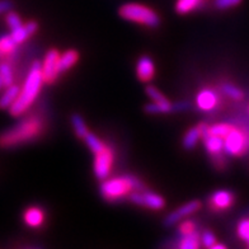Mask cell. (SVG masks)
<instances>
[{
	"mask_svg": "<svg viewBox=\"0 0 249 249\" xmlns=\"http://www.w3.org/2000/svg\"><path fill=\"white\" fill-rule=\"evenodd\" d=\"M207 128L206 124H200V126H196V127L190 128L188 131L186 132L183 138V146L187 150H192V149L196 146L198 139L202 136V132Z\"/></svg>",
	"mask_w": 249,
	"mask_h": 249,
	"instance_id": "cell-14",
	"label": "cell"
},
{
	"mask_svg": "<svg viewBox=\"0 0 249 249\" xmlns=\"http://www.w3.org/2000/svg\"><path fill=\"white\" fill-rule=\"evenodd\" d=\"M236 233L238 236L243 242L247 243V246L249 247V219H243L236 228Z\"/></svg>",
	"mask_w": 249,
	"mask_h": 249,
	"instance_id": "cell-25",
	"label": "cell"
},
{
	"mask_svg": "<svg viewBox=\"0 0 249 249\" xmlns=\"http://www.w3.org/2000/svg\"><path fill=\"white\" fill-rule=\"evenodd\" d=\"M118 13L124 19L135 22V23H140L142 26L150 27V28H157L160 24V18H159L157 12H154L146 5H142V4H124L118 10Z\"/></svg>",
	"mask_w": 249,
	"mask_h": 249,
	"instance_id": "cell-3",
	"label": "cell"
},
{
	"mask_svg": "<svg viewBox=\"0 0 249 249\" xmlns=\"http://www.w3.org/2000/svg\"><path fill=\"white\" fill-rule=\"evenodd\" d=\"M234 203V195L230 191L220 190L213 192L210 197V205L213 210H228Z\"/></svg>",
	"mask_w": 249,
	"mask_h": 249,
	"instance_id": "cell-10",
	"label": "cell"
},
{
	"mask_svg": "<svg viewBox=\"0 0 249 249\" xmlns=\"http://www.w3.org/2000/svg\"><path fill=\"white\" fill-rule=\"evenodd\" d=\"M42 128V121L39 118H26L0 135V148H13L28 142L39 136Z\"/></svg>",
	"mask_w": 249,
	"mask_h": 249,
	"instance_id": "cell-2",
	"label": "cell"
},
{
	"mask_svg": "<svg viewBox=\"0 0 249 249\" xmlns=\"http://www.w3.org/2000/svg\"><path fill=\"white\" fill-rule=\"evenodd\" d=\"M242 1L243 0H215V7L220 10H226L238 7Z\"/></svg>",
	"mask_w": 249,
	"mask_h": 249,
	"instance_id": "cell-29",
	"label": "cell"
},
{
	"mask_svg": "<svg viewBox=\"0 0 249 249\" xmlns=\"http://www.w3.org/2000/svg\"><path fill=\"white\" fill-rule=\"evenodd\" d=\"M213 249H225V246H224V244H216V243H215Z\"/></svg>",
	"mask_w": 249,
	"mask_h": 249,
	"instance_id": "cell-37",
	"label": "cell"
},
{
	"mask_svg": "<svg viewBox=\"0 0 249 249\" xmlns=\"http://www.w3.org/2000/svg\"><path fill=\"white\" fill-rule=\"evenodd\" d=\"M233 128V126H230L228 124H213L211 127H209V132L215 136H219V138H225L226 135L229 134V131Z\"/></svg>",
	"mask_w": 249,
	"mask_h": 249,
	"instance_id": "cell-24",
	"label": "cell"
},
{
	"mask_svg": "<svg viewBox=\"0 0 249 249\" xmlns=\"http://www.w3.org/2000/svg\"><path fill=\"white\" fill-rule=\"evenodd\" d=\"M19 92H20V87L14 86V84L7 87V90H5V92L3 93V95L0 97V108L1 109L9 108L10 106L14 103L17 97L19 95Z\"/></svg>",
	"mask_w": 249,
	"mask_h": 249,
	"instance_id": "cell-17",
	"label": "cell"
},
{
	"mask_svg": "<svg viewBox=\"0 0 249 249\" xmlns=\"http://www.w3.org/2000/svg\"><path fill=\"white\" fill-rule=\"evenodd\" d=\"M146 94H148V97H150V98L153 99V102H159L165 99V97L153 86H149L148 88H146Z\"/></svg>",
	"mask_w": 249,
	"mask_h": 249,
	"instance_id": "cell-32",
	"label": "cell"
},
{
	"mask_svg": "<svg viewBox=\"0 0 249 249\" xmlns=\"http://www.w3.org/2000/svg\"><path fill=\"white\" fill-rule=\"evenodd\" d=\"M201 202L200 201H190V202L184 203L179 209H177L176 211L171 213L165 217L164 220V225L165 226H173L176 225V223H178L179 220L184 219V217L190 216L194 213H196L197 210H200Z\"/></svg>",
	"mask_w": 249,
	"mask_h": 249,
	"instance_id": "cell-9",
	"label": "cell"
},
{
	"mask_svg": "<svg viewBox=\"0 0 249 249\" xmlns=\"http://www.w3.org/2000/svg\"><path fill=\"white\" fill-rule=\"evenodd\" d=\"M7 23L9 26L10 30H14V28H18V27L23 26L22 20H20L19 16L17 13H9L7 16Z\"/></svg>",
	"mask_w": 249,
	"mask_h": 249,
	"instance_id": "cell-30",
	"label": "cell"
},
{
	"mask_svg": "<svg viewBox=\"0 0 249 249\" xmlns=\"http://www.w3.org/2000/svg\"><path fill=\"white\" fill-rule=\"evenodd\" d=\"M201 242L207 248H213V244L216 243V238H215V235L211 231H205L202 234V236H201Z\"/></svg>",
	"mask_w": 249,
	"mask_h": 249,
	"instance_id": "cell-31",
	"label": "cell"
},
{
	"mask_svg": "<svg viewBox=\"0 0 249 249\" xmlns=\"http://www.w3.org/2000/svg\"><path fill=\"white\" fill-rule=\"evenodd\" d=\"M10 36L13 37V39L17 42V45H19V43L24 42L28 37H30V33L27 32L26 27L20 26L18 28H14L12 30V33H10Z\"/></svg>",
	"mask_w": 249,
	"mask_h": 249,
	"instance_id": "cell-28",
	"label": "cell"
},
{
	"mask_svg": "<svg viewBox=\"0 0 249 249\" xmlns=\"http://www.w3.org/2000/svg\"><path fill=\"white\" fill-rule=\"evenodd\" d=\"M178 247H179L180 249H197L200 247V238H198L197 233H195V231L188 234H183Z\"/></svg>",
	"mask_w": 249,
	"mask_h": 249,
	"instance_id": "cell-20",
	"label": "cell"
},
{
	"mask_svg": "<svg viewBox=\"0 0 249 249\" xmlns=\"http://www.w3.org/2000/svg\"><path fill=\"white\" fill-rule=\"evenodd\" d=\"M203 0H177V4H176V12L178 14H187L194 12L195 9H198V8L202 5Z\"/></svg>",
	"mask_w": 249,
	"mask_h": 249,
	"instance_id": "cell-18",
	"label": "cell"
},
{
	"mask_svg": "<svg viewBox=\"0 0 249 249\" xmlns=\"http://www.w3.org/2000/svg\"><path fill=\"white\" fill-rule=\"evenodd\" d=\"M145 111L148 113H168V112H173V105L169 103L167 99L153 102L150 105L145 106Z\"/></svg>",
	"mask_w": 249,
	"mask_h": 249,
	"instance_id": "cell-19",
	"label": "cell"
},
{
	"mask_svg": "<svg viewBox=\"0 0 249 249\" xmlns=\"http://www.w3.org/2000/svg\"><path fill=\"white\" fill-rule=\"evenodd\" d=\"M0 76L3 79L4 87H9L13 84V71L8 64H1L0 65Z\"/></svg>",
	"mask_w": 249,
	"mask_h": 249,
	"instance_id": "cell-26",
	"label": "cell"
},
{
	"mask_svg": "<svg viewBox=\"0 0 249 249\" xmlns=\"http://www.w3.org/2000/svg\"><path fill=\"white\" fill-rule=\"evenodd\" d=\"M179 231L182 235H183V234H188V233H192V231H195L194 221H184V223L180 224Z\"/></svg>",
	"mask_w": 249,
	"mask_h": 249,
	"instance_id": "cell-33",
	"label": "cell"
},
{
	"mask_svg": "<svg viewBox=\"0 0 249 249\" xmlns=\"http://www.w3.org/2000/svg\"><path fill=\"white\" fill-rule=\"evenodd\" d=\"M203 144L206 146V150L213 155L220 154L221 151L224 150V139L219 138V136H215V135L210 134L209 132V128H206L205 131L202 132Z\"/></svg>",
	"mask_w": 249,
	"mask_h": 249,
	"instance_id": "cell-13",
	"label": "cell"
},
{
	"mask_svg": "<svg viewBox=\"0 0 249 249\" xmlns=\"http://www.w3.org/2000/svg\"><path fill=\"white\" fill-rule=\"evenodd\" d=\"M249 149V136L238 127H233L224 138V150L226 154L240 157Z\"/></svg>",
	"mask_w": 249,
	"mask_h": 249,
	"instance_id": "cell-5",
	"label": "cell"
},
{
	"mask_svg": "<svg viewBox=\"0 0 249 249\" xmlns=\"http://www.w3.org/2000/svg\"><path fill=\"white\" fill-rule=\"evenodd\" d=\"M4 87V83H3V79H1V76H0V89L3 88Z\"/></svg>",
	"mask_w": 249,
	"mask_h": 249,
	"instance_id": "cell-38",
	"label": "cell"
},
{
	"mask_svg": "<svg viewBox=\"0 0 249 249\" xmlns=\"http://www.w3.org/2000/svg\"><path fill=\"white\" fill-rule=\"evenodd\" d=\"M112 163H113V153L109 148L105 146L101 151L95 153L94 164H93L95 177L101 180L108 178L112 169Z\"/></svg>",
	"mask_w": 249,
	"mask_h": 249,
	"instance_id": "cell-7",
	"label": "cell"
},
{
	"mask_svg": "<svg viewBox=\"0 0 249 249\" xmlns=\"http://www.w3.org/2000/svg\"><path fill=\"white\" fill-rule=\"evenodd\" d=\"M128 200L139 206L149 207L150 210H161L165 206V200L163 197L146 190L132 191V194L128 195Z\"/></svg>",
	"mask_w": 249,
	"mask_h": 249,
	"instance_id": "cell-6",
	"label": "cell"
},
{
	"mask_svg": "<svg viewBox=\"0 0 249 249\" xmlns=\"http://www.w3.org/2000/svg\"><path fill=\"white\" fill-rule=\"evenodd\" d=\"M190 107V103L188 102H179V103H176L173 105V111H184Z\"/></svg>",
	"mask_w": 249,
	"mask_h": 249,
	"instance_id": "cell-36",
	"label": "cell"
},
{
	"mask_svg": "<svg viewBox=\"0 0 249 249\" xmlns=\"http://www.w3.org/2000/svg\"><path fill=\"white\" fill-rule=\"evenodd\" d=\"M24 27H26L27 32L30 33V36H33L37 32V30H38V24H37V22H33V20L24 24Z\"/></svg>",
	"mask_w": 249,
	"mask_h": 249,
	"instance_id": "cell-35",
	"label": "cell"
},
{
	"mask_svg": "<svg viewBox=\"0 0 249 249\" xmlns=\"http://www.w3.org/2000/svg\"><path fill=\"white\" fill-rule=\"evenodd\" d=\"M71 124H72V127H74V131H75L76 136L80 139L84 140V138L87 136V134L89 132L88 127H87V124L84 122L83 117L78 113L71 116Z\"/></svg>",
	"mask_w": 249,
	"mask_h": 249,
	"instance_id": "cell-21",
	"label": "cell"
},
{
	"mask_svg": "<svg viewBox=\"0 0 249 249\" xmlns=\"http://www.w3.org/2000/svg\"><path fill=\"white\" fill-rule=\"evenodd\" d=\"M59 57L60 53L56 50H50L49 53L45 56L42 64V75H43V82L45 83H53L55 82V79L59 75Z\"/></svg>",
	"mask_w": 249,
	"mask_h": 249,
	"instance_id": "cell-8",
	"label": "cell"
},
{
	"mask_svg": "<svg viewBox=\"0 0 249 249\" xmlns=\"http://www.w3.org/2000/svg\"><path fill=\"white\" fill-rule=\"evenodd\" d=\"M17 49V42L10 35L0 37V55H9Z\"/></svg>",
	"mask_w": 249,
	"mask_h": 249,
	"instance_id": "cell-22",
	"label": "cell"
},
{
	"mask_svg": "<svg viewBox=\"0 0 249 249\" xmlns=\"http://www.w3.org/2000/svg\"><path fill=\"white\" fill-rule=\"evenodd\" d=\"M223 90L226 95H229L230 98L236 99V101H240V99H243V95H244L243 94L242 90H240L238 87L233 86V84H230V83H226V84H224Z\"/></svg>",
	"mask_w": 249,
	"mask_h": 249,
	"instance_id": "cell-27",
	"label": "cell"
},
{
	"mask_svg": "<svg viewBox=\"0 0 249 249\" xmlns=\"http://www.w3.org/2000/svg\"><path fill=\"white\" fill-rule=\"evenodd\" d=\"M84 141H86L87 145H88V148L90 149L94 154L95 153H98V151H101L102 149L106 146V145L99 140V138H97V136H95L94 134H92V132H88V134H87V136L84 138Z\"/></svg>",
	"mask_w": 249,
	"mask_h": 249,
	"instance_id": "cell-23",
	"label": "cell"
},
{
	"mask_svg": "<svg viewBox=\"0 0 249 249\" xmlns=\"http://www.w3.org/2000/svg\"><path fill=\"white\" fill-rule=\"evenodd\" d=\"M136 74L141 82H150L154 78L155 66L151 57H149L148 55L141 56L136 65Z\"/></svg>",
	"mask_w": 249,
	"mask_h": 249,
	"instance_id": "cell-11",
	"label": "cell"
},
{
	"mask_svg": "<svg viewBox=\"0 0 249 249\" xmlns=\"http://www.w3.org/2000/svg\"><path fill=\"white\" fill-rule=\"evenodd\" d=\"M42 84V64L38 61H35L33 65L31 66L28 75H27L23 88H20L19 95L17 97L13 105L9 107L10 115L14 116V117H18V116H20L23 112L30 108L31 105L37 98Z\"/></svg>",
	"mask_w": 249,
	"mask_h": 249,
	"instance_id": "cell-1",
	"label": "cell"
},
{
	"mask_svg": "<svg viewBox=\"0 0 249 249\" xmlns=\"http://www.w3.org/2000/svg\"><path fill=\"white\" fill-rule=\"evenodd\" d=\"M217 94L210 89H203L196 97V105L201 111H211L217 106Z\"/></svg>",
	"mask_w": 249,
	"mask_h": 249,
	"instance_id": "cell-12",
	"label": "cell"
},
{
	"mask_svg": "<svg viewBox=\"0 0 249 249\" xmlns=\"http://www.w3.org/2000/svg\"><path fill=\"white\" fill-rule=\"evenodd\" d=\"M132 190L130 177H116V178H106L105 182L101 186V194L103 198L107 201H117L124 198V196L130 195Z\"/></svg>",
	"mask_w": 249,
	"mask_h": 249,
	"instance_id": "cell-4",
	"label": "cell"
},
{
	"mask_svg": "<svg viewBox=\"0 0 249 249\" xmlns=\"http://www.w3.org/2000/svg\"><path fill=\"white\" fill-rule=\"evenodd\" d=\"M12 8H13L12 0H0V14L7 13Z\"/></svg>",
	"mask_w": 249,
	"mask_h": 249,
	"instance_id": "cell-34",
	"label": "cell"
},
{
	"mask_svg": "<svg viewBox=\"0 0 249 249\" xmlns=\"http://www.w3.org/2000/svg\"><path fill=\"white\" fill-rule=\"evenodd\" d=\"M45 221V213L39 207H30L24 213V223L31 228H38Z\"/></svg>",
	"mask_w": 249,
	"mask_h": 249,
	"instance_id": "cell-15",
	"label": "cell"
},
{
	"mask_svg": "<svg viewBox=\"0 0 249 249\" xmlns=\"http://www.w3.org/2000/svg\"><path fill=\"white\" fill-rule=\"evenodd\" d=\"M78 59L79 53L75 50H68V51H65L62 55H60L59 65H57V69H59L60 74L66 71V70L71 69L72 66L76 64Z\"/></svg>",
	"mask_w": 249,
	"mask_h": 249,
	"instance_id": "cell-16",
	"label": "cell"
}]
</instances>
